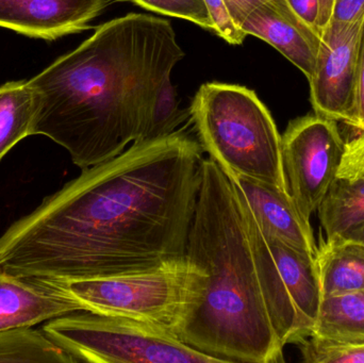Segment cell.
I'll return each instance as SVG.
<instances>
[{"instance_id": "obj_1", "label": "cell", "mask_w": 364, "mask_h": 363, "mask_svg": "<svg viewBox=\"0 0 364 363\" xmlns=\"http://www.w3.org/2000/svg\"><path fill=\"white\" fill-rule=\"evenodd\" d=\"M203 153L199 142L175 131L85 168L2 234L0 268L72 281L184 259Z\"/></svg>"}, {"instance_id": "obj_2", "label": "cell", "mask_w": 364, "mask_h": 363, "mask_svg": "<svg viewBox=\"0 0 364 363\" xmlns=\"http://www.w3.org/2000/svg\"><path fill=\"white\" fill-rule=\"evenodd\" d=\"M186 259L203 273L173 332L218 362H284L309 338L243 194L212 159L200 185Z\"/></svg>"}, {"instance_id": "obj_3", "label": "cell", "mask_w": 364, "mask_h": 363, "mask_svg": "<svg viewBox=\"0 0 364 363\" xmlns=\"http://www.w3.org/2000/svg\"><path fill=\"white\" fill-rule=\"evenodd\" d=\"M183 57L166 19L130 13L102 23L27 80L30 136L51 139L81 170L113 159L139 140L162 83Z\"/></svg>"}, {"instance_id": "obj_4", "label": "cell", "mask_w": 364, "mask_h": 363, "mask_svg": "<svg viewBox=\"0 0 364 363\" xmlns=\"http://www.w3.org/2000/svg\"><path fill=\"white\" fill-rule=\"evenodd\" d=\"M190 114L199 144L225 174L262 181L290 193L282 136L252 90L205 83L195 95Z\"/></svg>"}, {"instance_id": "obj_5", "label": "cell", "mask_w": 364, "mask_h": 363, "mask_svg": "<svg viewBox=\"0 0 364 363\" xmlns=\"http://www.w3.org/2000/svg\"><path fill=\"white\" fill-rule=\"evenodd\" d=\"M43 330L77 362L215 363L171 328L129 318L80 311L46 322Z\"/></svg>"}, {"instance_id": "obj_6", "label": "cell", "mask_w": 364, "mask_h": 363, "mask_svg": "<svg viewBox=\"0 0 364 363\" xmlns=\"http://www.w3.org/2000/svg\"><path fill=\"white\" fill-rule=\"evenodd\" d=\"M201 277V271L184 258L151 270L53 281L76 298L83 311L172 330L196 296Z\"/></svg>"}, {"instance_id": "obj_7", "label": "cell", "mask_w": 364, "mask_h": 363, "mask_svg": "<svg viewBox=\"0 0 364 363\" xmlns=\"http://www.w3.org/2000/svg\"><path fill=\"white\" fill-rule=\"evenodd\" d=\"M289 191L306 220L318 210L343 160L346 143L337 121L309 114L293 119L282 136Z\"/></svg>"}, {"instance_id": "obj_8", "label": "cell", "mask_w": 364, "mask_h": 363, "mask_svg": "<svg viewBox=\"0 0 364 363\" xmlns=\"http://www.w3.org/2000/svg\"><path fill=\"white\" fill-rule=\"evenodd\" d=\"M364 17L353 25L329 21L321 31L309 79L314 113L352 126L356 110L357 72Z\"/></svg>"}, {"instance_id": "obj_9", "label": "cell", "mask_w": 364, "mask_h": 363, "mask_svg": "<svg viewBox=\"0 0 364 363\" xmlns=\"http://www.w3.org/2000/svg\"><path fill=\"white\" fill-rule=\"evenodd\" d=\"M111 0H0V27L53 40L90 29Z\"/></svg>"}, {"instance_id": "obj_10", "label": "cell", "mask_w": 364, "mask_h": 363, "mask_svg": "<svg viewBox=\"0 0 364 363\" xmlns=\"http://www.w3.org/2000/svg\"><path fill=\"white\" fill-rule=\"evenodd\" d=\"M80 311V303L55 281L16 276L0 268V332Z\"/></svg>"}, {"instance_id": "obj_11", "label": "cell", "mask_w": 364, "mask_h": 363, "mask_svg": "<svg viewBox=\"0 0 364 363\" xmlns=\"http://www.w3.org/2000/svg\"><path fill=\"white\" fill-rule=\"evenodd\" d=\"M228 177L243 194L263 234L316 257L318 244L310 221L289 192L246 177Z\"/></svg>"}, {"instance_id": "obj_12", "label": "cell", "mask_w": 364, "mask_h": 363, "mask_svg": "<svg viewBox=\"0 0 364 363\" xmlns=\"http://www.w3.org/2000/svg\"><path fill=\"white\" fill-rule=\"evenodd\" d=\"M246 36L265 40L292 62L308 80L314 74L321 36L291 8L287 0L257 6L240 26Z\"/></svg>"}, {"instance_id": "obj_13", "label": "cell", "mask_w": 364, "mask_h": 363, "mask_svg": "<svg viewBox=\"0 0 364 363\" xmlns=\"http://www.w3.org/2000/svg\"><path fill=\"white\" fill-rule=\"evenodd\" d=\"M263 236L287 292L311 336L323 300L316 257Z\"/></svg>"}, {"instance_id": "obj_14", "label": "cell", "mask_w": 364, "mask_h": 363, "mask_svg": "<svg viewBox=\"0 0 364 363\" xmlns=\"http://www.w3.org/2000/svg\"><path fill=\"white\" fill-rule=\"evenodd\" d=\"M316 264L323 298L364 289V245L348 238L321 240Z\"/></svg>"}, {"instance_id": "obj_15", "label": "cell", "mask_w": 364, "mask_h": 363, "mask_svg": "<svg viewBox=\"0 0 364 363\" xmlns=\"http://www.w3.org/2000/svg\"><path fill=\"white\" fill-rule=\"evenodd\" d=\"M310 337L337 345H364V289L323 298Z\"/></svg>"}, {"instance_id": "obj_16", "label": "cell", "mask_w": 364, "mask_h": 363, "mask_svg": "<svg viewBox=\"0 0 364 363\" xmlns=\"http://www.w3.org/2000/svg\"><path fill=\"white\" fill-rule=\"evenodd\" d=\"M326 239L340 238L364 222V177L337 178L318 208Z\"/></svg>"}, {"instance_id": "obj_17", "label": "cell", "mask_w": 364, "mask_h": 363, "mask_svg": "<svg viewBox=\"0 0 364 363\" xmlns=\"http://www.w3.org/2000/svg\"><path fill=\"white\" fill-rule=\"evenodd\" d=\"M0 363H77L43 330L13 328L0 332Z\"/></svg>"}, {"instance_id": "obj_18", "label": "cell", "mask_w": 364, "mask_h": 363, "mask_svg": "<svg viewBox=\"0 0 364 363\" xmlns=\"http://www.w3.org/2000/svg\"><path fill=\"white\" fill-rule=\"evenodd\" d=\"M33 93L27 81L0 85V161L19 141L30 136Z\"/></svg>"}, {"instance_id": "obj_19", "label": "cell", "mask_w": 364, "mask_h": 363, "mask_svg": "<svg viewBox=\"0 0 364 363\" xmlns=\"http://www.w3.org/2000/svg\"><path fill=\"white\" fill-rule=\"evenodd\" d=\"M186 119V115L179 110L176 90L168 77L162 83L149 111V119L142 134L136 142L157 140L170 136Z\"/></svg>"}, {"instance_id": "obj_20", "label": "cell", "mask_w": 364, "mask_h": 363, "mask_svg": "<svg viewBox=\"0 0 364 363\" xmlns=\"http://www.w3.org/2000/svg\"><path fill=\"white\" fill-rule=\"evenodd\" d=\"M297 345L305 362L364 363V345H337L309 337Z\"/></svg>"}, {"instance_id": "obj_21", "label": "cell", "mask_w": 364, "mask_h": 363, "mask_svg": "<svg viewBox=\"0 0 364 363\" xmlns=\"http://www.w3.org/2000/svg\"><path fill=\"white\" fill-rule=\"evenodd\" d=\"M134 4L168 16L186 19L205 29H214L203 0H132Z\"/></svg>"}, {"instance_id": "obj_22", "label": "cell", "mask_w": 364, "mask_h": 363, "mask_svg": "<svg viewBox=\"0 0 364 363\" xmlns=\"http://www.w3.org/2000/svg\"><path fill=\"white\" fill-rule=\"evenodd\" d=\"M203 1L213 21V31L229 44L241 45L247 36L235 25L225 4V0H203Z\"/></svg>"}, {"instance_id": "obj_23", "label": "cell", "mask_w": 364, "mask_h": 363, "mask_svg": "<svg viewBox=\"0 0 364 363\" xmlns=\"http://www.w3.org/2000/svg\"><path fill=\"white\" fill-rule=\"evenodd\" d=\"M364 177V132L346 143L343 160L338 178L357 179Z\"/></svg>"}, {"instance_id": "obj_24", "label": "cell", "mask_w": 364, "mask_h": 363, "mask_svg": "<svg viewBox=\"0 0 364 363\" xmlns=\"http://www.w3.org/2000/svg\"><path fill=\"white\" fill-rule=\"evenodd\" d=\"M364 17V0H335L329 21L353 25Z\"/></svg>"}, {"instance_id": "obj_25", "label": "cell", "mask_w": 364, "mask_h": 363, "mask_svg": "<svg viewBox=\"0 0 364 363\" xmlns=\"http://www.w3.org/2000/svg\"><path fill=\"white\" fill-rule=\"evenodd\" d=\"M350 127L355 128L358 134L364 132V29L357 72L356 110L354 121Z\"/></svg>"}, {"instance_id": "obj_26", "label": "cell", "mask_w": 364, "mask_h": 363, "mask_svg": "<svg viewBox=\"0 0 364 363\" xmlns=\"http://www.w3.org/2000/svg\"><path fill=\"white\" fill-rule=\"evenodd\" d=\"M292 10L309 26L314 31L320 34L318 29V13H320V0H287Z\"/></svg>"}, {"instance_id": "obj_27", "label": "cell", "mask_w": 364, "mask_h": 363, "mask_svg": "<svg viewBox=\"0 0 364 363\" xmlns=\"http://www.w3.org/2000/svg\"><path fill=\"white\" fill-rule=\"evenodd\" d=\"M271 0H225L229 13L235 25L240 28L246 17L260 4Z\"/></svg>"}, {"instance_id": "obj_28", "label": "cell", "mask_w": 364, "mask_h": 363, "mask_svg": "<svg viewBox=\"0 0 364 363\" xmlns=\"http://www.w3.org/2000/svg\"><path fill=\"white\" fill-rule=\"evenodd\" d=\"M335 0H320V13H318V29L322 31L331 19Z\"/></svg>"}, {"instance_id": "obj_29", "label": "cell", "mask_w": 364, "mask_h": 363, "mask_svg": "<svg viewBox=\"0 0 364 363\" xmlns=\"http://www.w3.org/2000/svg\"><path fill=\"white\" fill-rule=\"evenodd\" d=\"M343 238L350 239V240L356 241V242L361 243V244L364 245V222L363 224H360L358 227L350 230Z\"/></svg>"}]
</instances>
